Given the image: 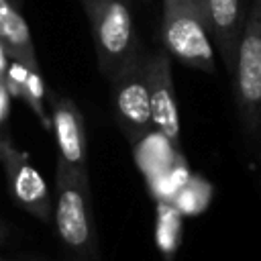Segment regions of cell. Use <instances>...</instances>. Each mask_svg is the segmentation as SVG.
Returning a JSON list of instances; mask_svg holds the SVG:
<instances>
[{"label":"cell","mask_w":261,"mask_h":261,"mask_svg":"<svg viewBox=\"0 0 261 261\" xmlns=\"http://www.w3.org/2000/svg\"><path fill=\"white\" fill-rule=\"evenodd\" d=\"M8 108H10V92H8L6 84H4V80H0V122L6 120Z\"/></svg>","instance_id":"17"},{"label":"cell","mask_w":261,"mask_h":261,"mask_svg":"<svg viewBox=\"0 0 261 261\" xmlns=\"http://www.w3.org/2000/svg\"><path fill=\"white\" fill-rule=\"evenodd\" d=\"M80 2H82V6H84V10L88 12V10H90V8L94 6V2H96V0H80Z\"/></svg>","instance_id":"20"},{"label":"cell","mask_w":261,"mask_h":261,"mask_svg":"<svg viewBox=\"0 0 261 261\" xmlns=\"http://www.w3.org/2000/svg\"><path fill=\"white\" fill-rule=\"evenodd\" d=\"M171 6H190L206 14V0H163V8H171Z\"/></svg>","instance_id":"16"},{"label":"cell","mask_w":261,"mask_h":261,"mask_svg":"<svg viewBox=\"0 0 261 261\" xmlns=\"http://www.w3.org/2000/svg\"><path fill=\"white\" fill-rule=\"evenodd\" d=\"M2 80H4V84H6V88H8V92L12 96H16V98H20V100L27 102V106L39 118V122L43 124V128L45 130H51V116L45 110L47 90H45L41 71H31L22 63L10 61L6 65V73H4Z\"/></svg>","instance_id":"11"},{"label":"cell","mask_w":261,"mask_h":261,"mask_svg":"<svg viewBox=\"0 0 261 261\" xmlns=\"http://www.w3.org/2000/svg\"><path fill=\"white\" fill-rule=\"evenodd\" d=\"M0 165L16 206L27 210L41 222L53 220V198L47 181L39 169L29 161V155L14 147V143L0 135Z\"/></svg>","instance_id":"6"},{"label":"cell","mask_w":261,"mask_h":261,"mask_svg":"<svg viewBox=\"0 0 261 261\" xmlns=\"http://www.w3.org/2000/svg\"><path fill=\"white\" fill-rule=\"evenodd\" d=\"M86 14L92 27L98 67L110 82L143 49L130 0H96Z\"/></svg>","instance_id":"3"},{"label":"cell","mask_w":261,"mask_h":261,"mask_svg":"<svg viewBox=\"0 0 261 261\" xmlns=\"http://www.w3.org/2000/svg\"><path fill=\"white\" fill-rule=\"evenodd\" d=\"M130 147H133V153H135V161H137L139 169L145 175V181L157 177L159 173H163L181 155L179 153V147H175L173 143H169L155 128H151L149 133H145Z\"/></svg>","instance_id":"12"},{"label":"cell","mask_w":261,"mask_h":261,"mask_svg":"<svg viewBox=\"0 0 261 261\" xmlns=\"http://www.w3.org/2000/svg\"><path fill=\"white\" fill-rule=\"evenodd\" d=\"M161 43L163 49L184 65L202 69L206 73L216 71L210 24L202 10L190 6L163 8Z\"/></svg>","instance_id":"4"},{"label":"cell","mask_w":261,"mask_h":261,"mask_svg":"<svg viewBox=\"0 0 261 261\" xmlns=\"http://www.w3.org/2000/svg\"><path fill=\"white\" fill-rule=\"evenodd\" d=\"M147 84L153 128L179 147V110L171 80V57L163 51H147Z\"/></svg>","instance_id":"8"},{"label":"cell","mask_w":261,"mask_h":261,"mask_svg":"<svg viewBox=\"0 0 261 261\" xmlns=\"http://www.w3.org/2000/svg\"><path fill=\"white\" fill-rule=\"evenodd\" d=\"M6 61H8V57H6V53H4V49H2V45H0V80H2L4 73H6Z\"/></svg>","instance_id":"18"},{"label":"cell","mask_w":261,"mask_h":261,"mask_svg":"<svg viewBox=\"0 0 261 261\" xmlns=\"http://www.w3.org/2000/svg\"><path fill=\"white\" fill-rule=\"evenodd\" d=\"M234 102L245 139L261 143V0H253L234 61Z\"/></svg>","instance_id":"2"},{"label":"cell","mask_w":261,"mask_h":261,"mask_svg":"<svg viewBox=\"0 0 261 261\" xmlns=\"http://www.w3.org/2000/svg\"><path fill=\"white\" fill-rule=\"evenodd\" d=\"M0 45L10 61H18L31 71H41L29 24L14 0H0Z\"/></svg>","instance_id":"10"},{"label":"cell","mask_w":261,"mask_h":261,"mask_svg":"<svg viewBox=\"0 0 261 261\" xmlns=\"http://www.w3.org/2000/svg\"><path fill=\"white\" fill-rule=\"evenodd\" d=\"M155 243L161 257H165V261L173 259L181 243V212L171 202H157Z\"/></svg>","instance_id":"13"},{"label":"cell","mask_w":261,"mask_h":261,"mask_svg":"<svg viewBox=\"0 0 261 261\" xmlns=\"http://www.w3.org/2000/svg\"><path fill=\"white\" fill-rule=\"evenodd\" d=\"M8 241V226L0 220V245H4Z\"/></svg>","instance_id":"19"},{"label":"cell","mask_w":261,"mask_h":261,"mask_svg":"<svg viewBox=\"0 0 261 261\" xmlns=\"http://www.w3.org/2000/svg\"><path fill=\"white\" fill-rule=\"evenodd\" d=\"M210 194H212V188L208 181H204L198 175H190V179L184 184V188L177 192L171 204L181 214H198L208 206Z\"/></svg>","instance_id":"15"},{"label":"cell","mask_w":261,"mask_h":261,"mask_svg":"<svg viewBox=\"0 0 261 261\" xmlns=\"http://www.w3.org/2000/svg\"><path fill=\"white\" fill-rule=\"evenodd\" d=\"M190 179V169L184 161V157L179 155L171 167H167L163 173H159L153 179H147V188L151 192V196L157 202H173V198L177 196V192L184 188V184Z\"/></svg>","instance_id":"14"},{"label":"cell","mask_w":261,"mask_h":261,"mask_svg":"<svg viewBox=\"0 0 261 261\" xmlns=\"http://www.w3.org/2000/svg\"><path fill=\"white\" fill-rule=\"evenodd\" d=\"M88 173L69 169L57 161L53 224L63 249L75 259H92L96 253V226L90 206Z\"/></svg>","instance_id":"1"},{"label":"cell","mask_w":261,"mask_h":261,"mask_svg":"<svg viewBox=\"0 0 261 261\" xmlns=\"http://www.w3.org/2000/svg\"><path fill=\"white\" fill-rule=\"evenodd\" d=\"M47 100L51 108V130L59 151L57 161L65 163L73 171L88 173V139L80 106L55 90H47Z\"/></svg>","instance_id":"7"},{"label":"cell","mask_w":261,"mask_h":261,"mask_svg":"<svg viewBox=\"0 0 261 261\" xmlns=\"http://www.w3.org/2000/svg\"><path fill=\"white\" fill-rule=\"evenodd\" d=\"M206 14H208L210 33L220 51L224 69L226 73L232 75L237 49H239L243 24H245L241 0H206Z\"/></svg>","instance_id":"9"},{"label":"cell","mask_w":261,"mask_h":261,"mask_svg":"<svg viewBox=\"0 0 261 261\" xmlns=\"http://www.w3.org/2000/svg\"><path fill=\"white\" fill-rule=\"evenodd\" d=\"M0 261H6V259H2V257H0Z\"/></svg>","instance_id":"21"},{"label":"cell","mask_w":261,"mask_h":261,"mask_svg":"<svg viewBox=\"0 0 261 261\" xmlns=\"http://www.w3.org/2000/svg\"><path fill=\"white\" fill-rule=\"evenodd\" d=\"M112 114L118 128L133 145L153 128L147 84V51L141 49L130 61L110 80Z\"/></svg>","instance_id":"5"}]
</instances>
